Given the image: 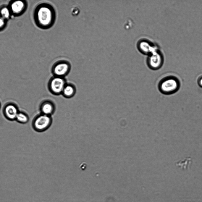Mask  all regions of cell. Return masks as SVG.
<instances>
[{"label":"cell","mask_w":202,"mask_h":202,"mask_svg":"<svg viewBox=\"0 0 202 202\" xmlns=\"http://www.w3.org/2000/svg\"><path fill=\"white\" fill-rule=\"evenodd\" d=\"M180 83L176 77L169 75L164 77L159 81L158 88L159 91L165 95H170L177 92L179 89Z\"/></svg>","instance_id":"cell-1"},{"label":"cell","mask_w":202,"mask_h":202,"mask_svg":"<svg viewBox=\"0 0 202 202\" xmlns=\"http://www.w3.org/2000/svg\"><path fill=\"white\" fill-rule=\"evenodd\" d=\"M53 13L51 8L46 6L39 7L36 12V18L41 26H49L52 22Z\"/></svg>","instance_id":"cell-2"},{"label":"cell","mask_w":202,"mask_h":202,"mask_svg":"<svg viewBox=\"0 0 202 202\" xmlns=\"http://www.w3.org/2000/svg\"><path fill=\"white\" fill-rule=\"evenodd\" d=\"M52 121L51 116L41 113L34 118L32 122V126L35 130L42 132L50 127Z\"/></svg>","instance_id":"cell-3"},{"label":"cell","mask_w":202,"mask_h":202,"mask_svg":"<svg viewBox=\"0 0 202 202\" xmlns=\"http://www.w3.org/2000/svg\"><path fill=\"white\" fill-rule=\"evenodd\" d=\"M67 83L64 77L53 76L48 82V89L50 93L54 95L62 94Z\"/></svg>","instance_id":"cell-4"},{"label":"cell","mask_w":202,"mask_h":202,"mask_svg":"<svg viewBox=\"0 0 202 202\" xmlns=\"http://www.w3.org/2000/svg\"><path fill=\"white\" fill-rule=\"evenodd\" d=\"M147 59V64L150 69L156 70L162 66L164 59L161 52L157 49L148 55Z\"/></svg>","instance_id":"cell-5"},{"label":"cell","mask_w":202,"mask_h":202,"mask_svg":"<svg viewBox=\"0 0 202 202\" xmlns=\"http://www.w3.org/2000/svg\"><path fill=\"white\" fill-rule=\"evenodd\" d=\"M70 69L71 66L68 62H61L54 65L52 72L53 76L64 77L69 74Z\"/></svg>","instance_id":"cell-6"},{"label":"cell","mask_w":202,"mask_h":202,"mask_svg":"<svg viewBox=\"0 0 202 202\" xmlns=\"http://www.w3.org/2000/svg\"><path fill=\"white\" fill-rule=\"evenodd\" d=\"M19 111L17 106L11 103L6 104L3 109V113L4 117L7 119L11 121L15 120Z\"/></svg>","instance_id":"cell-7"},{"label":"cell","mask_w":202,"mask_h":202,"mask_svg":"<svg viewBox=\"0 0 202 202\" xmlns=\"http://www.w3.org/2000/svg\"><path fill=\"white\" fill-rule=\"evenodd\" d=\"M153 45L150 41L142 40L138 43V47L141 52L149 55L157 49L156 47Z\"/></svg>","instance_id":"cell-8"},{"label":"cell","mask_w":202,"mask_h":202,"mask_svg":"<svg viewBox=\"0 0 202 202\" xmlns=\"http://www.w3.org/2000/svg\"><path fill=\"white\" fill-rule=\"evenodd\" d=\"M40 109L42 114L51 116L55 112L56 107L54 103L49 100H46L41 104Z\"/></svg>","instance_id":"cell-9"},{"label":"cell","mask_w":202,"mask_h":202,"mask_svg":"<svg viewBox=\"0 0 202 202\" xmlns=\"http://www.w3.org/2000/svg\"><path fill=\"white\" fill-rule=\"evenodd\" d=\"M76 88L75 85L71 83H67L63 90L62 95L66 98H70L75 95Z\"/></svg>","instance_id":"cell-10"},{"label":"cell","mask_w":202,"mask_h":202,"mask_svg":"<svg viewBox=\"0 0 202 202\" xmlns=\"http://www.w3.org/2000/svg\"><path fill=\"white\" fill-rule=\"evenodd\" d=\"M10 7L13 13L15 14H18L23 10L25 5L23 1H17L12 2Z\"/></svg>","instance_id":"cell-11"},{"label":"cell","mask_w":202,"mask_h":202,"mask_svg":"<svg viewBox=\"0 0 202 202\" xmlns=\"http://www.w3.org/2000/svg\"><path fill=\"white\" fill-rule=\"evenodd\" d=\"M28 115L25 113L19 111L16 116L15 120L18 122L25 124L27 123L29 121Z\"/></svg>","instance_id":"cell-12"},{"label":"cell","mask_w":202,"mask_h":202,"mask_svg":"<svg viewBox=\"0 0 202 202\" xmlns=\"http://www.w3.org/2000/svg\"><path fill=\"white\" fill-rule=\"evenodd\" d=\"M1 12L2 17L4 19L8 18L9 17V10L7 7H4L2 8L1 9Z\"/></svg>","instance_id":"cell-13"},{"label":"cell","mask_w":202,"mask_h":202,"mask_svg":"<svg viewBox=\"0 0 202 202\" xmlns=\"http://www.w3.org/2000/svg\"><path fill=\"white\" fill-rule=\"evenodd\" d=\"M79 12V10L78 9L77 7H75L73 8L72 11V14L73 15H75L77 14Z\"/></svg>","instance_id":"cell-14"},{"label":"cell","mask_w":202,"mask_h":202,"mask_svg":"<svg viewBox=\"0 0 202 202\" xmlns=\"http://www.w3.org/2000/svg\"><path fill=\"white\" fill-rule=\"evenodd\" d=\"M4 19L2 17H1L0 18V27L1 28L4 26Z\"/></svg>","instance_id":"cell-15"},{"label":"cell","mask_w":202,"mask_h":202,"mask_svg":"<svg viewBox=\"0 0 202 202\" xmlns=\"http://www.w3.org/2000/svg\"><path fill=\"white\" fill-rule=\"evenodd\" d=\"M198 83L199 85L202 87V77L200 78L198 80Z\"/></svg>","instance_id":"cell-16"}]
</instances>
